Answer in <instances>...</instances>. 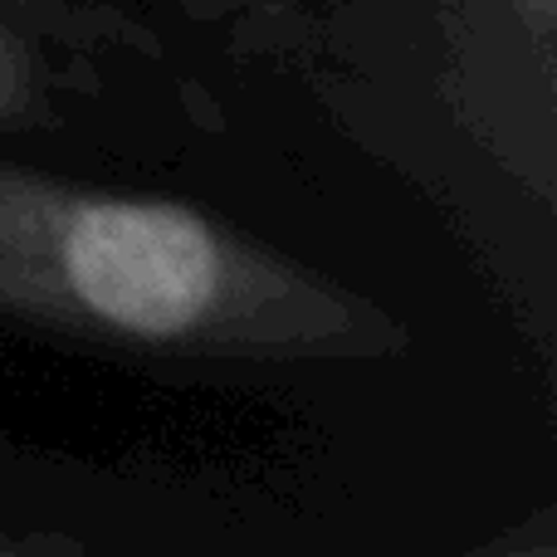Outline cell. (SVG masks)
I'll list each match as a JSON object with an SVG mask.
<instances>
[{
    "label": "cell",
    "mask_w": 557,
    "mask_h": 557,
    "mask_svg": "<svg viewBox=\"0 0 557 557\" xmlns=\"http://www.w3.org/2000/svg\"><path fill=\"white\" fill-rule=\"evenodd\" d=\"M0 333L147 372L304 376L406 352V323L176 196L0 152Z\"/></svg>",
    "instance_id": "cell-1"
},
{
    "label": "cell",
    "mask_w": 557,
    "mask_h": 557,
    "mask_svg": "<svg viewBox=\"0 0 557 557\" xmlns=\"http://www.w3.org/2000/svg\"><path fill=\"white\" fill-rule=\"evenodd\" d=\"M221 127L157 29L108 0H0V143L157 157Z\"/></svg>",
    "instance_id": "cell-2"
},
{
    "label": "cell",
    "mask_w": 557,
    "mask_h": 557,
    "mask_svg": "<svg viewBox=\"0 0 557 557\" xmlns=\"http://www.w3.org/2000/svg\"><path fill=\"white\" fill-rule=\"evenodd\" d=\"M186 15L206 25H231L245 39H294L327 0H176Z\"/></svg>",
    "instance_id": "cell-3"
},
{
    "label": "cell",
    "mask_w": 557,
    "mask_h": 557,
    "mask_svg": "<svg viewBox=\"0 0 557 557\" xmlns=\"http://www.w3.org/2000/svg\"><path fill=\"white\" fill-rule=\"evenodd\" d=\"M470 557H557V533H553V513H533L523 529L494 539L490 548L470 553Z\"/></svg>",
    "instance_id": "cell-4"
},
{
    "label": "cell",
    "mask_w": 557,
    "mask_h": 557,
    "mask_svg": "<svg viewBox=\"0 0 557 557\" xmlns=\"http://www.w3.org/2000/svg\"><path fill=\"white\" fill-rule=\"evenodd\" d=\"M0 557H49V543H20V539H0Z\"/></svg>",
    "instance_id": "cell-5"
}]
</instances>
